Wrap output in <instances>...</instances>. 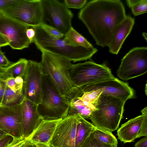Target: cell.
I'll use <instances>...</instances> for the list:
<instances>
[{
	"mask_svg": "<svg viewBox=\"0 0 147 147\" xmlns=\"http://www.w3.org/2000/svg\"><path fill=\"white\" fill-rule=\"evenodd\" d=\"M40 27H41L50 35L53 37L63 39L65 36L64 34L55 28L46 23L44 22L42 23L40 25Z\"/></svg>",
	"mask_w": 147,
	"mask_h": 147,
	"instance_id": "obj_29",
	"label": "cell"
},
{
	"mask_svg": "<svg viewBox=\"0 0 147 147\" xmlns=\"http://www.w3.org/2000/svg\"><path fill=\"white\" fill-rule=\"evenodd\" d=\"M22 138H29L43 120L37 111V105L24 98L21 103Z\"/></svg>",
	"mask_w": 147,
	"mask_h": 147,
	"instance_id": "obj_15",
	"label": "cell"
},
{
	"mask_svg": "<svg viewBox=\"0 0 147 147\" xmlns=\"http://www.w3.org/2000/svg\"><path fill=\"white\" fill-rule=\"evenodd\" d=\"M139 0H127L126 1L128 6L131 8L132 6L139 1Z\"/></svg>",
	"mask_w": 147,
	"mask_h": 147,
	"instance_id": "obj_40",
	"label": "cell"
},
{
	"mask_svg": "<svg viewBox=\"0 0 147 147\" xmlns=\"http://www.w3.org/2000/svg\"><path fill=\"white\" fill-rule=\"evenodd\" d=\"M63 39L68 45L86 48L93 47L86 39L71 27L65 34Z\"/></svg>",
	"mask_w": 147,
	"mask_h": 147,
	"instance_id": "obj_22",
	"label": "cell"
},
{
	"mask_svg": "<svg viewBox=\"0 0 147 147\" xmlns=\"http://www.w3.org/2000/svg\"><path fill=\"white\" fill-rule=\"evenodd\" d=\"M24 147H38L36 144L32 142L30 140Z\"/></svg>",
	"mask_w": 147,
	"mask_h": 147,
	"instance_id": "obj_41",
	"label": "cell"
},
{
	"mask_svg": "<svg viewBox=\"0 0 147 147\" xmlns=\"http://www.w3.org/2000/svg\"><path fill=\"white\" fill-rule=\"evenodd\" d=\"M142 114L132 118L121 125L117 131L118 139L125 143L133 142L138 138L145 115L147 114V107L142 111Z\"/></svg>",
	"mask_w": 147,
	"mask_h": 147,
	"instance_id": "obj_17",
	"label": "cell"
},
{
	"mask_svg": "<svg viewBox=\"0 0 147 147\" xmlns=\"http://www.w3.org/2000/svg\"><path fill=\"white\" fill-rule=\"evenodd\" d=\"M36 144L38 147H50L48 144L39 143Z\"/></svg>",
	"mask_w": 147,
	"mask_h": 147,
	"instance_id": "obj_42",
	"label": "cell"
},
{
	"mask_svg": "<svg viewBox=\"0 0 147 147\" xmlns=\"http://www.w3.org/2000/svg\"><path fill=\"white\" fill-rule=\"evenodd\" d=\"M79 88L83 92L100 90L102 92L101 94L113 96L125 102L134 96V90L128 84L115 78L86 85Z\"/></svg>",
	"mask_w": 147,
	"mask_h": 147,
	"instance_id": "obj_13",
	"label": "cell"
},
{
	"mask_svg": "<svg viewBox=\"0 0 147 147\" xmlns=\"http://www.w3.org/2000/svg\"><path fill=\"white\" fill-rule=\"evenodd\" d=\"M1 80L4 82L7 87L15 92L23 90L24 80L22 77L9 78Z\"/></svg>",
	"mask_w": 147,
	"mask_h": 147,
	"instance_id": "obj_25",
	"label": "cell"
},
{
	"mask_svg": "<svg viewBox=\"0 0 147 147\" xmlns=\"http://www.w3.org/2000/svg\"><path fill=\"white\" fill-rule=\"evenodd\" d=\"M147 72V48L136 47L130 50L121 60L117 76L127 80L143 75Z\"/></svg>",
	"mask_w": 147,
	"mask_h": 147,
	"instance_id": "obj_8",
	"label": "cell"
},
{
	"mask_svg": "<svg viewBox=\"0 0 147 147\" xmlns=\"http://www.w3.org/2000/svg\"><path fill=\"white\" fill-rule=\"evenodd\" d=\"M28 60L21 58L15 63L5 68L0 75V79L4 80L9 78L18 77L23 78L28 63Z\"/></svg>",
	"mask_w": 147,
	"mask_h": 147,
	"instance_id": "obj_21",
	"label": "cell"
},
{
	"mask_svg": "<svg viewBox=\"0 0 147 147\" xmlns=\"http://www.w3.org/2000/svg\"><path fill=\"white\" fill-rule=\"evenodd\" d=\"M1 12H0V16L1 15Z\"/></svg>",
	"mask_w": 147,
	"mask_h": 147,
	"instance_id": "obj_47",
	"label": "cell"
},
{
	"mask_svg": "<svg viewBox=\"0 0 147 147\" xmlns=\"http://www.w3.org/2000/svg\"><path fill=\"white\" fill-rule=\"evenodd\" d=\"M43 74L40 62L28 60L23 77L24 97L38 105L43 94Z\"/></svg>",
	"mask_w": 147,
	"mask_h": 147,
	"instance_id": "obj_10",
	"label": "cell"
},
{
	"mask_svg": "<svg viewBox=\"0 0 147 147\" xmlns=\"http://www.w3.org/2000/svg\"><path fill=\"white\" fill-rule=\"evenodd\" d=\"M70 78L78 88L115 78L105 64L92 61L73 64L70 70Z\"/></svg>",
	"mask_w": 147,
	"mask_h": 147,
	"instance_id": "obj_6",
	"label": "cell"
},
{
	"mask_svg": "<svg viewBox=\"0 0 147 147\" xmlns=\"http://www.w3.org/2000/svg\"><path fill=\"white\" fill-rule=\"evenodd\" d=\"M5 86L6 84L4 82L0 79V105L3 99Z\"/></svg>",
	"mask_w": 147,
	"mask_h": 147,
	"instance_id": "obj_37",
	"label": "cell"
},
{
	"mask_svg": "<svg viewBox=\"0 0 147 147\" xmlns=\"http://www.w3.org/2000/svg\"><path fill=\"white\" fill-rule=\"evenodd\" d=\"M126 16L123 4L119 0L91 1L78 15L96 44L102 47L108 46L115 28Z\"/></svg>",
	"mask_w": 147,
	"mask_h": 147,
	"instance_id": "obj_1",
	"label": "cell"
},
{
	"mask_svg": "<svg viewBox=\"0 0 147 147\" xmlns=\"http://www.w3.org/2000/svg\"><path fill=\"white\" fill-rule=\"evenodd\" d=\"M0 129L13 138H22L21 103L11 106H0Z\"/></svg>",
	"mask_w": 147,
	"mask_h": 147,
	"instance_id": "obj_14",
	"label": "cell"
},
{
	"mask_svg": "<svg viewBox=\"0 0 147 147\" xmlns=\"http://www.w3.org/2000/svg\"><path fill=\"white\" fill-rule=\"evenodd\" d=\"M79 97L74 99L70 102L68 115H78L85 119L89 118L95 109V104L83 101Z\"/></svg>",
	"mask_w": 147,
	"mask_h": 147,
	"instance_id": "obj_19",
	"label": "cell"
},
{
	"mask_svg": "<svg viewBox=\"0 0 147 147\" xmlns=\"http://www.w3.org/2000/svg\"><path fill=\"white\" fill-rule=\"evenodd\" d=\"M134 23V19L128 15L117 25L113 33L108 46L110 53L118 54L125 40L131 32Z\"/></svg>",
	"mask_w": 147,
	"mask_h": 147,
	"instance_id": "obj_16",
	"label": "cell"
},
{
	"mask_svg": "<svg viewBox=\"0 0 147 147\" xmlns=\"http://www.w3.org/2000/svg\"><path fill=\"white\" fill-rule=\"evenodd\" d=\"M30 140V138H13L12 141L5 147H24Z\"/></svg>",
	"mask_w": 147,
	"mask_h": 147,
	"instance_id": "obj_31",
	"label": "cell"
},
{
	"mask_svg": "<svg viewBox=\"0 0 147 147\" xmlns=\"http://www.w3.org/2000/svg\"><path fill=\"white\" fill-rule=\"evenodd\" d=\"M5 68L0 67V75Z\"/></svg>",
	"mask_w": 147,
	"mask_h": 147,
	"instance_id": "obj_45",
	"label": "cell"
},
{
	"mask_svg": "<svg viewBox=\"0 0 147 147\" xmlns=\"http://www.w3.org/2000/svg\"><path fill=\"white\" fill-rule=\"evenodd\" d=\"M135 147H147V136H145L138 142L135 144Z\"/></svg>",
	"mask_w": 147,
	"mask_h": 147,
	"instance_id": "obj_38",
	"label": "cell"
},
{
	"mask_svg": "<svg viewBox=\"0 0 147 147\" xmlns=\"http://www.w3.org/2000/svg\"><path fill=\"white\" fill-rule=\"evenodd\" d=\"M78 115H67L59 123L48 144L50 147H75Z\"/></svg>",
	"mask_w": 147,
	"mask_h": 147,
	"instance_id": "obj_12",
	"label": "cell"
},
{
	"mask_svg": "<svg viewBox=\"0 0 147 147\" xmlns=\"http://www.w3.org/2000/svg\"><path fill=\"white\" fill-rule=\"evenodd\" d=\"M92 133L93 136L101 142L117 147V140L112 132L96 127Z\"/></svg>",
	"mask_w": 147,
	"mask_h": 147,
	"instance_id": "obj_24",
	"label": "cell"
},
{
	"mask_svg": "<svg viewBox=\"0 0 147 147\" xmlns=\"http://www.w3.org/2000/svg\"><path fill=\"white\" fill-rule=\"evenodd\" d=\"M43 89L42 100L37 108L42 119L51 121L62 119L66 117L69 105L61 95L50 78L44 75Z\"/></svg>",
	"mask_w": 147,
	"mask_h": 147,
	"instance_id": "obj_5",
	"label": "cell"
},
{
	"mask_svg": "<svg viewBox=\"0 0 147 147\" xmlns=\"http://www.w3.org/2000/svg\"><path fill=\"white\" fill-rule=\"evenodd\" d=\"M131 8L133 14L135 16L146 13L147 11V0H139Z\"/></svg>",
	"mask_w": 147,
	"mask_h": 147,
	"instance_id": "obj_27",
	"label": "cell"
},
{
	"mask_svg": "<svg viewBox=\"0 0 147 147\" xmlns=\"http://www.w3.org/2000/svg\"><path fill=\"white\" fill-rule=\"evenodd\" d=\"M43 21L65 35L72 27L73 16L65 4L57 0H41Z\"/></svg>",
	"mask_w": 147,
	"mask_h": 147,
	"instance_id": "obj_9",
	"label": "cell"
},
{
	"mask_svg": "<svg viewBox=\"0 0 147 147\" xmlns=\"http://www.w3.org/2000/svg\"><path fill=\"white\" fill-rule=\"evenodd\" d=\"M75 140V147H80L85 140L95 129L92 123L78 115Z\"/></svg>",
	"mask_w": 147,
	"mask_h": 147,
	"instance_id": "obj_20",
	"label": "cell"
},
{
	"mask_svg": "<svg viewBox=\"0 0 147 147\" xmlns=\"http://www.w3.org/2000/svg\"><path fill=\"white\" fill-rule=\"evenodd\" d=\"M42 52L40 62L43 74L51 79L61 95L70 105L74 99L80 97L83 92L72 81L70 70L73 64L64 57Z\"/></svg>",
	"mask_w": 147,
	"mask_h": 147,
	"instance_id": "obj_2",
	"label": "cell"
},
{
	"mask_svg": "<svg viewBox=\"0 0 147 147\" xmlns=\"http://www.w3.org/2000/svg\"><path fill=\"white\" fill-rule=\"evenodd\" d=\"M102 93L100 90L85 92H83L80 98L90 104H95Z\"/></svg>",
	"mask_w": 147,
	"mask_h": 147,
	"instance_id": "obj_26",
	"label": "cell"
},
{
	"mask_svg": "<svg viewBox=\"0 0 147 147\" xmlns=\"http://www.w3.org/2000/svg\"><path fill=\"white\" fill-rule=\"evenodd\" d=\"M6 134H7L5 132L0 129V138Z\"/></svg>",
	"mask_w": 147,
	"mask_h": 147,
	"instance_id": "obj_43",
	"label": "cell"
},
{
	"mask_svg": "<svg viewBox=\"0 0 147 147\" xmlns=\"http://www.w3.org/2000/svg\"><path fill=\"white\" fill-rule=\"evenodd\" d=\"M1 12L31 27L40 26L44 22L41 0H20L13 6Z\"/></svg>",
	"mask_w": 147,
	"mask_h": 147,
	"instance_id": "obj_7",
	"label": "cell"
},
{
	"mask_svg": "<svg viewBox=\"0 0 147 147\" xmlns=\"http://www.w3.org/2000/svg\"><path fill=\"white\" fill-rule=\"evenodd\" d=\"M142 35L143 37L146 40H147V33H143Z\"/></svg>",
	"mask_w": 147,
	"mask_h": 147,
	"instance_id": "obj_44",
	"label": "cell"
},
{
	"mask_svg": "<svg viewBox=\"0 0 147 147\" xmlns=\"http://www.w3.org/2000/svg\"><path fill=\"white\" fill-rule=\"evenodd\" d=\"M13 137L6 134L0 138V147H5L12 140Z\"/></svg>",
	"mask_w": 147,
	"mask_h": 147,
	"instance_id": "obj_35",
	"label": "cell"
},
{
	"mask_svg": "<svg viewBox=\"0 0 147 147\" xmlns=\"http://www.w3.org/2000/svg\"><path fill=\"white\" fill-rule=\"evenodd\" d=\"M144 136H147V114L144 115L138 138Z\"/></svg>",
	"mask_w": 147,
	"mask_h": 147,
	"instance_id": "obj_33",
	"label": "cell"
},
{
	"mask_svg": "<svg viewBox=\"0 0 147 147\" xmlns=\"http://www.w3.org/2000/svg\"><path fill=\"white\" fill-rule=\"evenodd\" d=\"M106 147H116L113 146H112L110 145H107Z\"/></svg>",
	"mask_w": 147,
	"mask_h": 147,
	"instance_id": "obj_46",
	"label": "cell"
},
{
	"mask_svg": "<svg viewBox=\"0 0 147 147\" xmlns=\"http://www.w3.org/2000/svg\"><path fill=\"white\" fill-rule=\"evenodd\" d=\"M24 98L23 90L15 92L6 85L3 99L0 106H11L20 104Z\"/></svg>",
	"mask_w": 147,
	"mask_h": 147,
	"instance_id": "obj_23",
	"label": "cell"
},
{
	"mask_svg": "<svg viewBox=\"0 0 147 147\" xmlns=\"http://www.w3.org/2000/svg\"><path fill=\"white\" fill-rule=\"evenodd\" d=\"M62 119L51 121L42 120L29 138L30 140L36 144H48L57 125Z\"/></svg>",
	"mask_w": 147,
	"mask_h": 147,
	"instance_id": "obj_18",
	"label": "cell"
},
{
	"mask_svg": "<svg viewBox=\"0 0 147 147\" xmlns=\"http://www.w3.org/2000/svg\"><path fill=\"white\" fill-rule=\"evenodd\" d=\"M92 133L85 140L80 147H106L107 144L101 142L93 136Z\"/></svg>",
	"mask_w": 147,
	"mask_h": 147,
	"instance_id": "obj_28",
	"label": "cell"
},
{
	"mask_svg": "<svg viewBox=\"0 0 147 147\" xmlns=\"http://www.w3.org/2000/svg\"><path fill=\"white\" fill-rule=\"evenodd\" d=\"M125 103L117 98L101 94L89 119L96 127L112 132L119 126L123 118Z\"/></svg>",
	"mask_w": 147,
	"mask_h": 147,
	"instance_id": "obj_4",
	"label": "cell"
},
{
	"mask_svg": "<svg viewBox=\"0 0 147 147\" xmlns=\"http://www.w3.org/2000/svg\"><path fill=\"white\" fill-rule=\"evenodd\" d=\"M32 28L35 33L33 42L41 52L59 56L76 62L90 59L97 51V49L93 47L70 46L63 39L51 36L40 26Z\"/></svg>",
	"mask_w": 147,
	"mask_h": 147,
	"instance_id": "obj_3",
	"label": "cell"
},
{
	"mask_svg": "<svg viewBox=\"0 0 147 147\" xmlns=\"http://www.w3.org/2000/svg\"><path fill=\"white\" fill-rule=\"evenodd\" d=\"M9 45L7 39L0 33V47Z\"/></svg>",
	"mask_w": 147,
	"mask_h": 147,
	"instance_id": "obj_39",
	"label": "cell"
},
{
	"mask_svg": "<svg viewBox=\"0 0 147 147\" xmlns=\"http://www.w3.org/2000/svg\"><path fill=\"white\" fill-rule=\"evenodd\" d=\"M35 34V30L32 27L29 28L27 30L26 32L27 36L32 42H33Z\"/></svg>",
	"mask_w": 147,
	"mask_h": 147,
	"instance_id": "obj_36",
	"label": "cell"
},
{
	"mask_svg": "<svg viewBox=\"0 0 147 147\" xmlns=\"http://www.w3.org/2000/svg\"><path fill=\"white\" fill-rule=\"evenodd\" d=\"M64 3L68 8L80 9L86 3V0H65Z\"/></svg>",
	"mask_w": 147,
	"mask_h": 147,
	"instance_id": "obj_30",
	"label": "cell"
},
{
	"mask_svg": "<svg viewBox=\"0 0 147 147\" xmlns=\"http://www.w3.org/2000/svg\"><path fill=\"white\" fill-rule=\"evenodd\" d=\"M20 0H0V12L13 6Z\"/></svg>",
	"mask_w": 147,
	"mask_h": 147,
	"instance_id": "obj_32",
	"label": "cell"
},
{
	"mask_svg": "<svg viewBox=\"0 0 147 147\" xmlns=\"http://www.w3.org/2000/svg\"><path fill=\"white\" fill-rule=\"evenodd\" d=\"M0 47V67L6 68L10 65L12 63L9 61L2 51Z\"/></svg>",
	"mask_w": 147,
	"mask_h": 147,
	"instance_id": "obj_34",
	"label": "cell"
},
{
	"mask_svg": "<svg viewBox=\"0 0 147 147\" xmlns=\"http://www.w3.org/2000/svg\"><path fill=\"white\" fill-rule=\"evenodd\" d=\"M30 27L2 13L0 16V33L13 49L22 50L29 47L32 42L28 38L26 32Z\"/></svg>",
	"mask_w": 147,
	"mask_h": 147,
	"instance_id": "obj_11",
	"label": "cell"
}]
</instances>
